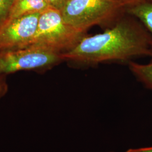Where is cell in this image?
Returning <instances> with one entry per match:
<instances>
[{
	"instance_id": "cell-11",
	"label": "cell",
	"mask_w": 152,
	"mask_h": 152,
	"mask_svg": "<svg viewBox=\"0 0 152 152\" xmlns=\"http://www.w3.org/2000/svg\"><path fill=\"white\" fill-rule=\"evenodd\" d=\"M49 5L61 11L68 0H46Z\"/></svg>"
},
{
	"instance_id": "cell-6",
	"label": "cell",
	"mask_w": 152,
	"mask_h": 152,
	"mask_svg": "<svg viewBox=\"0 0 152 152\" xmlns=\"http://www.w3.org/2000/svg\"><path fill=\"white\" fill-rule=\"evenodd\" d=\"M50 7L46 0H15L12 6L8 20L45 11Z\"/></svg>"
},
{
	"instance_id": "cell-10",
	"label": "cell",
	"mask_w": 152,
	"mask_h": 152,
	"mask_svg": "<svg viewBox=\"0 0 152 152\" xmlns=\"http://www.w3.org/2000/svg\"><path fill=\"white\" fill-rule=\"evenodd\" d=\"M9 86L4 75H0V100L5 96L8 91Z\"/></svg>"
},
{
	"instance_id": "cell-2",
	"label": "cell",
	"mask_w": 152,
	"mask_h": 152,
	"mask_svg": "<svg viewBox=\"0 0 152 152\" xmlns=\"http://www.w3.org/2000/svg\"><path fill=\"white\" fill-rule=\"evenodd\" d=\"M86 33L67 24L61 11L49 7L41 13L36 32L26 48L63 54L73 49L86 36Z\"/></svg>"
},
{
	"instance_id": "cell-14",
	"label": "cell",
	"mask_w": 152,
	"mask_h": 152,
	"mask_svg": "<svg viewBox=\"0 0 152 152\" xmlns=\"http://www.w3.org/2000/svg\"></svg>"
},
{
	"instance_id": "cell-8",
	"label": "cell",
	"mask_w": 152,
	"mask_h": 152,
	"mask_svg": "<svg viewBox=\"0 0 152 152\" xmlns=\"http://www.w3.org/2000/svg\"><path fill=\"white\" fill-rule=\"evenodd\" d=\"M129 68L137 79L152 91V62L140 64L130 61Z\"/></svg>"
},
{
	"instance_id": "cell-3",
	"label": "cell",
	"mask_w": 152,
	"mask_h": 152,
	"mask_svg": "<svg viewBox=\"0 0 152 152\" xmlns=\"http://www.w3.org/2000/svg\"><path fill=\"white\" fill-rule=\"evenodd\" d=\"M123 7L115 0H68L61 12L67 24L86 32L94 26L113 20Z\"/></svg>"
},
{
	"instance_id": "cell-13",
	"label": "cell",
	"mask_w": 152,
	"mask_h": 152,
	"mask_svg": "<svg viewBox=\"0 0 152 152\" xmlns=\"http://www.w3.org/2000/svg\"><path fill=\"white\" fill-rule=\"evenodd\" d=\"M126 152H152V147L130 149Z\"/></svg>"
},
{
	"instance_id": "cell-7",
	"label": "cell",
	"mask_w": 152,
	"mask_h": 152,
	"mask_svg": "<svg viewBox=\"0 0 152 152\" xmlns=\"http://www.w3.org/2000/svg\"><path fill=\"white\" fill-rule=\"evenodd\" d=\"M127 12L140 20L145 27L152 34V3L145 1L135 5L129 7Z\"/></svg>"
},
{
	"instance_id": "cell-9",
	"label": "cell",
	"mask_w": 152,
	"mask_h": 152,
	"mask_svg": "<svg viewBox=\"0 0 152 152\" xmlns=\"http://www.w3.org/2000/svg\"><path fill=\"white\" fill-rule=\"evenodd\" d=\"M15 0H0V26L8 19L12 6Z\"/></svg>"
},
{
	"instance_id": "cell-4",
	"label": "cell",
	"mask_w": 152,
	"mask_h": 152,
	"mask_svg": "<svg viewBox=\"0 0 152 152\" xmlns=\"http://www.w3.org/2000/svg\"><path fill=\"white\" fill-rule=\"evenodd\" d=\"M64 61L62 54L37 48H26L0 53V75L20 71L49 68Z\"/></svg>"
},
{
	"instance_id": "cell-5",
	"label": "cell",
	"mask_w": 152,
	"mask_h": 152,
	"mask_svg": "<svg viewBox=\"0 0 152 152\" xmlns=\"http://www.w3.org/2000/svg\"><path fill=\"white\" fill-rule=\"evenodd\" d=\"M40 12L8 20L0 26V53L27 47L36 32Z\"/></svg>"
},
{
	"instance_id": "cell-1",
	"label": "cell",
	"mask_w": 152,
	"mask_h": 152,
	"mask_svg": "<svg viewBox=\"0 0 152 152\" xmlns=\"http://www.w3.org/2000/svg\"><path fill=\"white\" fill-rule=\"evenodd\" d=\"M62 56L64 61L85 65L152 57V36L140 24L121 20L103 33L85 36Z\"/></svg>"
},
{
	"instance_id": "cell-12",
	"label": "cell",
	"mask_w": 152,
	"mask_h": 152,
	"mask_svg": "<svg viewBox=\"0 0 152 152\" xmlns=\"http://www.w3.org/2000/svg\"><path fill=\"white\" fill-rule=\"evenodd\" d=\"M124 6L130 7L145 1L146 0H115Z\"/></svg>"
}]
</instances>
